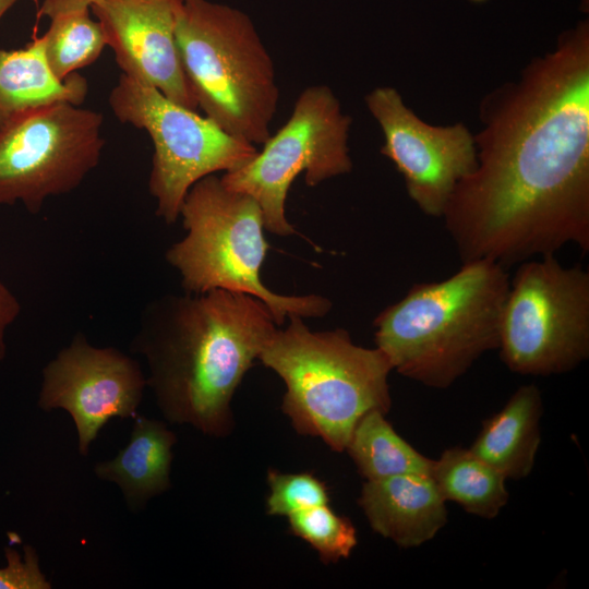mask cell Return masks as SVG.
<instances>
[{
    "instance_id": "obj_1",
    "label": "cell",
    "mask_w": 589,
    "mask_h": 589,
    "mask_svg": "<svg viewBox=\"0 0 589 589\" xmlns=\"http://www.w3.org/2000/svg\"><path fill=\"white\" fill-rule=\"evenodd\" d=\"M477 167L441 218L461 262L505 268L573 244L589 251V25L561 35L486 96Z\"/></svg>"
},
{
    "instance_id": "obj_2",
    "label": "cell",
    "mask_w": 589,
    "mask_h": 589,
    "mask_svg": "<svg viewBox=\"0 0 589 589\" xmlns=\"http://www.w3.org/2000/svg\"><path fill=\"white\" fill-rule=\"evenodd\" d=\"M277 324L259 299L215 289L149 302L131 344L163 416L205 435L233 428L232 397Z\"/></svg>"
},
{
    "instance_id": "obj_3",
    "label": "cell",
    "mask_w": 589,
    "mask_h": 589,
    "mask_svg": "<svg viewBox=\"0 0 589 589\" xmlns=\"http://www.w3.org/2000/svg\"><path fill=\"white\" fill-rule=\"evenodd\" d=\"M509 278L501 264L474 260L443 280L412 285L374 318L375 347L402 376L449 387L498 348Z\"/></svg>"
},
{
    "instance_id": "obj_4",
    "label": "cell",
    "mask_w": 589,
    "mask_h": 589,
    "mask_svg": "<svg viewBox=\"0 0 589 589\" xmlns=\"http://www.w3.org/2000/svg\"><path fill=\"white\" fill-rule=\"evenodd\" d=\"M276 328L259 360L284 382L281 409L293 429L333 450H346L358 421L368 412L387 413L393 371L377 348L356 345L348 330L314 332L291 315Z\"/></svg>"
},
{
    "instance_id": "obj_5",
    "label": "cell",
    "mask_w": 589,
    "mask_h": 589,
    "mask_svg": "<svg viewBox=\"0 0 589 589\" xmlns=\"http://www.w3.org/2000/svg\"><path fill=\"white\" fill-rule=\"evenodd\" d=\"M176 43L197 107L229 134L263 145L271 136L279 88L251 19L227 4L181 0Z\"/></svg>"
},
{
    "instance_id": "obj_6",
    "label": "cell",
    "mask_w": 589,
    "mask_h": 589,
    "mask_svg": "<svg viewBox=\"0 0 589 589\" xmlns=\"http://www.w3.org/2000/svg\"><path fill=\"white\" fill-rule=\"evenodd\" d=\"M185 236L166 252L185 292L223 289L252 296L269 310L277 326L291 316L321 317L332 302L320 294L286 296L262 281L268 243L259 203L209 175L194 183L180 211Z\"/></svg>"
},
{
    "instance_id": "obj_7",
    "label": "cell",
    "mask_w": 589,
    "mask_h": 589,
    "mask_svg": "<svg viewBox=\"0 0 589 589\" xmlns=\"http://www.w3.org/2000/svg\"><path fill=\"white\" fill-rule=\"evenodd\" d=\"M501 359L521 375L569 372L589 357V273L555 254L517 264L504 301Z\"/></svg>"
},
{
    "instance_id": "obj_8",
    "label": "cell",
    "mask_w": 589,
    "mask_h": 589,
    "mask_svg": "<svg viewBox=\"0 0 589 589\" xmlns=\"http://www.w3.org/2000/svg\"><path fill=\"white\" fill-rule=\"evenodd\" d=\"M108 104L119 121L145 130L153 142L148 189L157 203L156 215L168 225L180 217L194 183L217 171L236 170L257 153L255 145L229 134L212 119L123 73Z\"/></svg>"
},
{
    "instance_id": "obj_9",
    "label": "cell",
    "mask_w": 589,
    "mask_h": 589,
    "mask_svg": "<svg viewBox=\"0 0 589 589\" xmlns=\"http://www.w3.org/2000/svg\"><path fill=\"white\" fill-rule=\"evenodd\" d=\"M351 118L326 85H313L298 96L287 122L242 167L220 178L231 190L251 195L261 206L265 230L286 237L296 232L286 216L292 181L304 172L306 185L349 173Z\"/></svg>"
},
{
    "instance_id": "obj_10",
    "label": "cell",
    "mask_w": 589,
    "mask_h": 589,
    "mask_svg": "<svg viewBox=\"0 0 589 589\" xmlns=\"http://www.w3.org/2000/svg\"><path fill=\"white\" fill-rule=\"evenodd\" d=\"M69 101L31 109L0 128V204L21 202L37 214L44 202L75 190L99 164L100 112Z\"/></svg>"
},
{
    "instance_id": "obj_11",
    "label": "cell",
    "mask_w": 589,
    "mask_h": 589,
    "mask_svg": "<svg viewBox=\"0 0 589 589\" xmlns=\"http://www.w3.org/2000/svg\"><path fill=\"white\" fill-rule=\"evenodd\" d=\"M408 196L426 216L441 218L457 184L477 167L474 135L464 123L432 125L407 107L400 94L381 86L365 96Z\"/></svg>"
},
{
    "instance_id": "obj_12",
    "label": "cell",
    "mask_w": 589,
    "mask_h": 589,
    "mask_svg": "<svg viewBox=\"0 0 589 589\" xmlns=\"http://www.w3.org/2000/svg\"><path fill=\"white\" fill-rule=\"evenodd\" d=\"M145 386L146 377L136 360L112 347H95L77 333L44 368L38 407L70 413L79 452L86 456L109 420L137 414Z\"/></svg>"
},
{
    "instance_id": "obj_13",
    "label": "cell",
    "mask_w": 589,
    "mask_h": 589,
    "mask_svg": "<svg viewBox=\"0 0 589 589\" xmlns=\"http://www.w3.org/2000/svg\"><path fill=\"white\" fill-rule=\"evenodd\" d=\"M180 3L181 0H95L89 10L101 24L123 74L196 110L176 43Z\"/></svg>"
},
{
    "instance_id": "obj_14",
    "label": "cell",
    "mask_w": 589,
    "mask_h": 589,
    "mask_svg": "<svg viewBox=\"0 0 589 589\" xmlns=\"http://www.w3.org/2000/svg\"><path fill=\"white\" fill-rule=\"evenodd\" d=\"M358 504L371 528L401 548L430 541L447 522L445 500L431 476L365 481Z\"/></svg>"
},
{
    "instance_id": "obj_15",
    "label": "cell",
    "mask_w": 589,
    "mask_h": 589,
    "mask_svg": "<svg viewBox=\"0 0 589 589\" xmlns=\"http://www.w3.org/2000/svg\"><path fill=\"white\" fill-rule=\"evenodd\" d=\"M127 446L108 461L95 465V474L116 483L133 512L145 507L147 501L170 486L172 447L176 434L158 420L140 414L134 418Z\"/></svg>"
},
{
    "instance_id": "obj_16",
    "label": "cell",
    "mask_w": 589,
    "mask_h": 589,
    "mask_svg": "<svg viewBox=\"0 0 589 589\" xmlns=\"http://www.w3.org/2000/svg\"><path fill=\"white\" fill-rule=\"evenodd\" d=\"M542 395L520 386L505 406L488 419L470 450L506 479L520 480L532 470L541 442Z\"/></svg>"
},
{
    "instance_id": "obj_17",
    "label": "cell",
    "mask_w": 589,
    "mask_h": 589,
    "mask_svg": "<svg viewBox=\"0 0 589 589\" xmlns=\"http://www.w3.org/2000/svg\"><path fill=\"white\" fill-rule=\"evenodd\" d=\"M85 77L73 73L58 80L45 57L44 37H34L25 47L0 48V128L17 116L51 103L81 105L87 95Z\"/></svg>"
},
{
    "instance_id": "obj_18",
    "label": "cell",
    "mask_w": 589,
    "mask_h": 589,
    "mask_svg": "<svg viewBox=\"0 0 589 589\" xmlns=\"http://www.w3.org/2000/svg\"><path fill=\"white\" fill-rule=\"evenodd\" d=\"M431 478L445 502L482 518L496 517L508 501L506 478L469 448L443 452L433 460Z\"/></svg>"
},
{
    "instance_id": "obj_19",
    "label": "cell",
    "mask_w": 589,
    "mask_h": 589,
    "mask_svg": "<svg viewBox=\"0 0 589 589\" xmlns=\"http://www.w3.org/2000/svg\"><path fill=\"white\" fill-rule=\"evenodd\" d=\"M385 413L373 410L354 426L346 450L365 481L401 474L431 476L433 460L396 433Z\"/></svg>"
},
{
    "instance_id": "obj_20",
    "label": "cell",
    "mask_w": 589,
    "mask_h": 589,
    "mask_svg": "<svg viewBox=\"0 0 589 589\" xmlns=\"http://www.w3.org/2000/svg\"><path fill=\"white\" fill-rule=\"evenodd\" d=\"M89 11L82 9L53 16L43 35L47 64L60 81L95 62L107 46L104 28L91 17Z\"/></svg>"
},
{
    "instance_id": "obj_21",
    "label": "cell",
    "mask_w": 589,
    "mask_h": 589,
    "mask_svg": "<svg viewBox=\"0 0 589 589\" xmlns=\"http://www.w3.org/2000/svg\"><path fill=\"white\" fill-rule=\"evenodd\" d=\"M287 518L290 531L308 542L326 564L347 558L357 545V531L352 522L335 513L328 504L294 513Z\"/></svg>"
},
{
    "instance_id": "obj_22",
    "label": "cell",
    "mask_w": 589,
    "mask_h": 589,
    "mask_svg": "<svg viewBox=\"0 0 589 589\" xmlns=\"http://www.w3.org/2000/svg\"><path fill=\"white\" fill-rule=\"evenodd\" d=\"M267 484L266 510L271 516L288 517L329 503L326 484L310 472L283 473L269 469Z\"/></svg>"
},
{
    "instance_id": "obj_23",
    "label": "cell",
    "mask_w": 589,
    "mask_h": 589,
    "mask_svg": "<svg viewBox=\"0 0 589 589\" xmlns=\"http://www.w3.org/2000/svg\"><path fill=\"white\" fill-rule=\"evenodd\" d=\"M7 565L0 568V589H50L32 545H24V555L12 546L4 549Z\"/></svg>"
},
{
    "instance_id": "obj_24",
    "label": "cell",
    "mask_w": 589,
    "mask_h": 589,
    "mask_svg": "<svg viewBox=\"0 0 589 589\" xmlns=\"http://www.w3.org/2000/svg\"><path fill=\"white\" fill-rule=\"evenodd\" d=\"M21 312V304L0 278V361L5 358V332Z\"/></svg>"
},
{
    "instance_id": "obj_25",
    "label": "cell",
    "mask_w": 589,
    "mask_h": 589,
    "mask_svg": "<svg viewBox=\"0 0 589 589\" xmlns=\"http://www.w3.org/2000/svg\"><path fill=\"white\" fill-rule=\"evenodd\" d=\"M94 1L95 0H43L38 15L52 19L62 13L89 9Z\"/></svg>"
},
{
    "instance_id": "obj_26",
    "label": "cell",
    "mask_w": 589,
    "mask_h": 589,
    "mask_svg": "<svg viewBox=\"0 0 589 589\" xmlns=\"http://www.w3.org/2000/svg\"><path fill=\"white\" fill-rule=\"evenodd\" d=\"M19 0H0V20Z\"/></svg>"
}]
</instances>
